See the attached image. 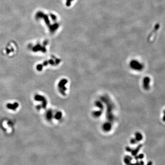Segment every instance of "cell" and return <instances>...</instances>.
<instances>
[{
  "label": "cell",
  "mask_w": 165,
  "mask_h": 165,
  "mask_svg": "<svg viewBox=\"0 0 165 165\" xmlns=\"http://www.w3.org/2000/svg\"><path fill=\"white\" fill-rule=\"evenodd\" d=\"M42 107V106H40V105H38L36 106V108L38 110H39Z\"/></svg>",
  "instance_id": "10"
},
{
  "label": "cell",
  "mask_w": 165,
  "mask_h": 165,
  "mask_svg": "<svg viewBox=\"0 0 165 165\" xmlns=\"http://www.w3.org/2000/svg\"><path fill=\"white\" fill-rule=\"evenodd\" d=\"M130 67L133 70L140 71L143 69L144 66L142 63H139L137 61H133L130 63Z\"/></svg>",
  "instance_id": "1"
},
{
  "label": "cell",
  "mask_w": 165,
  "mask_h": 165,
  "mask_svg": "<svg viewBox=\"0 0 165 165\" xmlns=\"http://www.w3.org/2000/svg\"><path fill=\"white\" fill-rule=\"evenodd\" d=\"M134 139L137 142L140 141L143 139V136L140 133H136L135 134V137Z\"/></svg>",
  "instance_id": "5"
},
{
  "label": "cell",
  "mask_w": 165,
  "mask_h": 165,
  "mask_svg": "<svg viewBox=\"0 0 165 165\" xmlns=\"http://www.w3.org/2000/svg\"><path fill=\"white\" fill-rule=\"evenodd\" d=\"M139 159H142V158H143V157H144V155H142V154H140V156H139Z\"/></svg>",
  "instance_id": "12"
},
{
  "label": "cell",
  "mask_w": 165,
  "mask_h": 165,
  "mask_svg": "<svg viewBox=\"0 0 165 165\" xmlns=\"http://www.w3.org/2000/svg\"><path fill=\"white\" fill-rule=\"evenodd\" d=\"M47 100L46 99L45 100H44V101L42 102V107L44 109H45L47 107Z\"/></svg>",
  "instance_id": "8"
},
{
  "label": "cell",
  "mask_w": 165,
  "mask_h": 165,
  "mask_svg": "<svg viewBox=\"0 0 165 165\" xmlns=\"http://www.w3.org/2000/svg\"><path fill=\"white\" fill-rule=\"evenodd\" d=\"M62 113L61 111H58L56 113L55 115V118L56 120H59L62 118Z\"/></svg>",
  "instance_id": "6"
},
{
  "label": "cell",
  "mask_w": 165,
  "mask_h": 165,
  "mask_svg": "<svg viewBox=\"0 0 165 165\" xmlns=\"http://www.w3.org/2000/svg\"><path fill=\"white\" fill-rule=\"evenodd\" d=\"M150 82V79L148 77H145L143 80V87L145 90H148L150 88V85H149Z\"/></svg>",
  "instance_id": "2"
},
{
  "label": "cell",
  "mask_w": 165,
  "mask_h": 165,
  "mask_svg": "<svg viewBox=\"0 0 165 165\" xmlns=\"http://www.w3.org/2000/svg\"><path fill=\"white\" fill-rule=\"evenodd\" d=\"M52 118V113L51 111H49L47 112V120H51Z\"/></svg>",
  "instance_id": "7"
},
{
  "label": "cell",
  "mask_w": 165,
  "mask_h": 165,
  "mask_svg": "<svg viewBox=\"0 0 165 165\" xmlns=\"http://www.w3.org/2000/svg\"><path fill=\"white\" fill-rule=\"evenodd\" d=\"M46 99L45 98V97L40 95L39 94H36L34 96V100L36 101H38V102H43L44 100H45Z\"/></svg>",
  "instance_id": "4"
},
{
  "label": "cell",
  "mask_w": 165,
  "mask_h": 165,
  "mask_svg": "<svg viewBox=\"0 0 165 165\" xmlns=\"http://www.w3.org/2000/svg\"><path fill=\"white\" fill-rule=\"evenodd\" d=\"M43 68V66L42 64H39L36 67V69L39 71H42Z\"/></svg>",
  "instance_id": "9"
},
{
  "label": "cell",
  "mask_w": 165,
  "mask_h": 165,
  "mask_svg": "<svg viewBox=\"0 0 165 165\" xmlns=\"http://www.w3.org/2000/svg\"><path fill=\"white\" fill-rule=\"evenodd\" d=\"M163 120L165 122V110L164 111V115H163Z\"/></svg>",
  "instance_id": "11"
},
{
  "label": "cell",
  "mask_w": 165,
  "mask_h": 165,
  "mask_svg": "<svg viewBox=\"0 0 165 165\" xmlns=\"http://www.w3.org/2000/svg\"><path fill=\"white\" fill-rule=\"evenodd\" d=\"M18 106H19V104L17 102H15L13 104L8 103L6 105V106L8 109L13 110H15L18 107Z\"/></svg>",
  "instance_id": "3"
}]
</instances>
